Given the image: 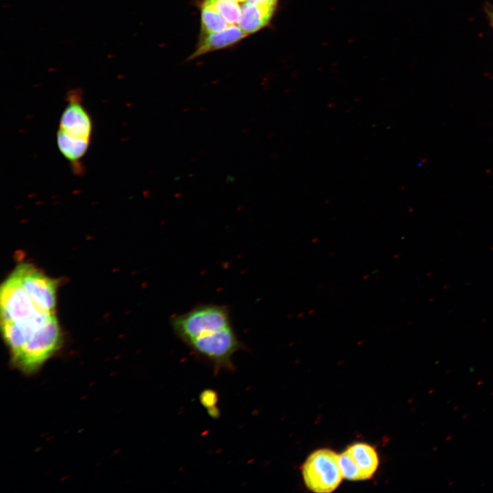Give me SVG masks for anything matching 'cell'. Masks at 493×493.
Masks as SVG:
<instances>
[{
    "mask_svg": "<svg viewBox=\"0 0 493 493\" xmlns=\"http://www.w3.org/2000/svg\"><path fill=\"white\" fill-rule=\"evenodd\" d=\"M15 269L23 287L37 305L43 310L55 312L56 281L28 264H20Z\"/></svg>",
    "mask_w": 493,
    "mask_h": 493,
    "instance_id": "obj_7",
    "label": "cell"
},
{
    "mask_svg": "<svg viewBox=\"0 0 493 493\" xmlns=\"http://www.w3.org/2000/svg\"><path fill=\"white\" fill-rule=\"evenodd\" d=\"M302 475L306 486L312 491L318 493L333 492L344 477L340 455L327 448L314 451L303 464Z\"/></svg>",
    "mask_w": 493,
    "mask_h": 493,
    "instance_id": "obj_5",
    "label": "cell"
},
{
    "mask_svg": "<svg viewBox=\"0 0 493 493\" xmlns=\"http://www.w3.org/2000/svg\"><path fill=\"white\" fill-rule=\"evenodd\" d=\"M490 17H491V20H492V25H493V12L491 13Z\"/></svg>",
    "mask_w": 493,
    "mask_h": 493,
    "instance_id": "obj_15",
    "label": "cell"
},
{
    "mask_svg": "<svg viewBox=\"0 0 493 493\" xmlns=\"http://www.w3.org/2000/svg\"><path fill=\"white\" fill-rule=\"evenodd\" d=\"M246 36L247 34L238 25H230L219 32L203 34L197 49L190 58L193 59L206 53L229 47Z\"/></svg>",
    "mask_w": 493,
    "mask_h": 493,
    "instance_id": "obj_9",
    "label": "cell"
},
{
    "mask_svg": "<svg viewBox=\"0 0 493 493\" xmlns=\"http://www.w3.org/2000/svg\"><path fill=\"white\" fill-rule=\"evenodd\" d=\"M234 1H236L237 2H242V3L246 1V0H234Z\"/></svg>",
    "mask_w": 493,
    "mask_h": 493,
    "instance_id": "obj_16",
    "label": "cell"
},
{
    "mask_svg": "<svg viewBox=\"0 0 493 493\" xmlns=\"http://www.w3.org/2000/svg\"><path fill=\"white\" fill-rule=\"evenodd\" d=\"M279 0H246V1L276 5Z\"/></svg>",
    "mask_w": 493,
    "mask_h": 493,
    "instance_id": "obj_14",
    "label": "cell"
},
{
    "mask_svg": "<svg viewBox=\"0 0 493 493\" xmlns=\"http://www.w3.org/2000/svg\"><path fill=\"white\" fill-rule=\"evenodd\" d=\"M343 476L351 481L368 479L372 477L379 464L375 449L365 443H356L340 455Z\"/></svg>",
    "mask_w": 493,
    "mask_h": 493,
    "instance_id": "obj_6",
    "label": "cell"
},
{
    "mask_svg": "<svg viewBox=\"0 0 493 493\" xmlns=\"http://www.w3.org/2000/svg\"><path fill=\"white\" fill-rule=\"evenodd\" d=\"M230 25L212 8L202 5L201 29L203 34L219 32Z\"/></svg>",
    "mask_w": 493,
    "mask_h": 493,
    "instance_id": "obj_11",
    "label": "cell"
},
{
    "mask_svg": "<svg viewBox=\"0 0 493 493\" xmlns=\"http://www.w3.org/2000/svg\"><path fill=\"white\" fill-rule=\"evenodd\" d=\"M199 400L201 405L206 409H208L216 405L218 396L214 390L206 389L200 394Z\"/></svg>",
    "mask_w": 493,
    "mask_h": 493,
    "instance_id": "obj_12",
    "label": "cell"
},
{
    "mask_svg": "<svg viewBox=\"0 0 493 493\" xmlns=\"http://www.w3.org/2000/svg\"><path fill=\"white\" fill-rule=\"evenodd\" d=\"M170 325L175 335L216 370L233 368V355L242 344L232 325L229 308L201 304L175 314Z\"/></svg>",
    "mask_w": 493,
    "mask_h": 493,
    "instance_id": "obj_1",
    "label": "cell"
},
{
    "mask_svg": "<svg viewBox=\"0 0 493 493\" xmlns=\"http://www.w3.org/2000/svg\"><path fill=\"white\" fill-rule=\"evenodd\" d=\"M67 104L63 110L56 134L60 153L81 170V160L89 148L93 131L91 116L82 103L81 93L73 90L68 93Z\"/></svg>",
    "mask_w": 493,
    "mask_h": 493,
    "instance_id": "obj_3",
    "label": "cell"
},
{
    "mask_svg": "<svg viewBox=\"0 0 493 493\" xmlns=\"http://www.w3.org/2000/svg\"><path fill=\"white\" fill-rule=\"evenodd\" d=\"M202 5L214 9L229 25H236L240 20L241 6L234 0H203Z\"/></svg>",
    "mask_w": 493,
    "mask_h": 493,
    "instance_id": "obj_10",
    "label": "cell"
},
{
    "mask_svg": "<svg viewBox=\"0 0 493 493\" xmlns=\"http://www.w3.org/2000/svg\"><path fill=\"white\" fill-rule=\"evenodd\" d=\"M1 322L16 325L45 323L55 316V312L40 308L22 286L15 269L1 287Z\"/></svg>",
    "mask_w": 493,
    "mask_h": 493,
    "instance_id": "obj_4",
    "label": "cell"
},
{
    "mask_svg": "<svg viewBox=\"0 0 493 493\" xmlns=\"http://www.w3.org/2000/svg\"><path fill=\"white\" fill-rule=\"evenodd\" d=\"M210 416L213 418H218L219 416V409L216 405L207 409Z\"/></svg>",
    "mask_w": 493,
    "mask_h": 493,
    "instance_id": "obj_13",
    "label": "cell"
},
{
    "mask_svg": "<svg viewBox=\"0 0 493 493\" xmlns=\"http://www.w3.org/2000/svg\"><path fill=\"white\" fill-rule=\"evenodd\" d=\"M1 327L12 366L25 375L38 372L61 345L56 316L45 323L1 322Z\"/></svg>",
    "mask_w": 493,
    "mask_h": 493,
    "instance_id": "obj_2",
    "label": "cell"
},
{
    "mask_svg": "<svg viewBox=\"0 0 493 493\" xmlns=\"http://www.w3.org/2000/svg\"><path fill=\"white\" fill-rule=\"evenodd\" d=\"M238 25L246 34L255 33L268 25L276 5L245 1L241 5Z\"/></svg>",
    "mask_w": 493,
    "mask_h": 493,
    "instance_id": "obj_8",
    "label": "cell"
}]
</instances>
